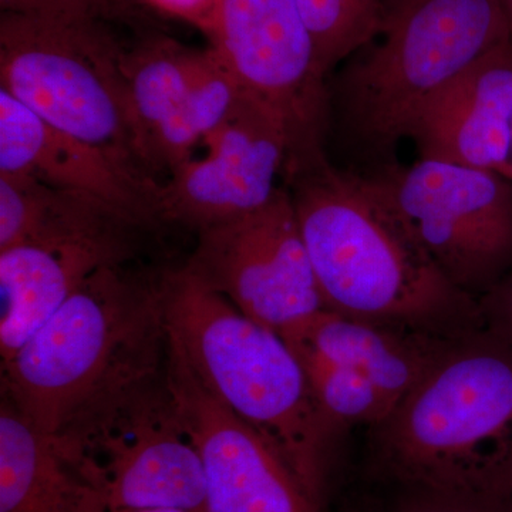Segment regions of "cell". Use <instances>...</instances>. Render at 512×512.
Here are the masks:
<instances>
[{
  "instance_id": "cell-1",
  "label": "cell",
  "mask_w": 512,
  "mask_h": 512,
  "mask_svg": "<svg viewBox=\"0 0 512 512\" xmlns=\"http://www.w3.org/2000/svg\"><path fill=\"white\" fill-rule=\"evenodd\" d=\"M284 181L329 311L448 338L483 330L477 299L434 264L379 170L311 148L288 158Z\"/></svg>"
},
{
  "instance_id": "cell-2",
  "label": "cell",
  "mask_w": 512,
  "mask_h": 512,
  "mask_svg": "<svg viewBox=\"0 0 512 512\" xmlns=\"http://www.w3.org/2000/svg\"><path fill=\"white\" fill-rule=\"evenodd\" d=\"M163 306L168 342L202 386L274 448L326 507L348 431L320 406L291 346L185 268L163 274Z\"/></svg>"
},
{
  "instance_id": "cell-3",
  "label": "cell",
  "mask_w": 512,
  "mask_h": 512,
  "mask_svg": "<svg viewBox=\"0 0 512 512\" xmlns=\"http://www.w3.org/2000/svg\"><path fill=\"white\" fill-rule=\"evenodd\" d=\"M370 467L399 490L512 503V346L458 339L369 429Z\"/></svg>"
},
{
  "instance_id": "cell-4",
  "label": "cell",
  "mask_w": 512,
  "mask_h": 512,
  "mask_svg": "<svg viewBox=\"0 0 512 512\" xmlns=\"http://www.w3.org/2000/svg\"><path fill=\"white\" fill-rule=\"evenodd\" d=\"M163 275L121 265L90 276L2 365V397L49 436L82 410L167 362Z\"/></svg>"
},
{
  "instance_id": "cell-5",
  "label": "cell",
  "mask_w": 512,
  "mask_h": 512,
  "mask_svg": "<svg viewBox=\"0 0 512 512\" xmlns=\"http://www.w3.org/2000/svg\"><path fill=\"white\" fill-rule=\"evenodd\" d=\"M376 37L340 72L330 109L353 150L380 168L396 163L421 104L512 32L503 0H382Z\"/></svg>"
},
{
  "instance_id": "cell-6",
  "label": "cell",
  "mask_w": 512,
  "mask_h": 512,
  "mask_svg": "<svg viewBox=\"0 0 512 512\" xmlns=\"http://www.w3.org/2000/svg\"><path fill=\"white\" fill-rule=\"evenodd\" d=\"M124 50L104 20L0 16L2 90L53 127L154 178L131 109Z\"/></svg>"
},
{
  "instance_id": "cell-7",
  "label": "cell",
  "mask_w": 512,
  "mask_h": 512,
  "mask_svg": "<svg viewBox=\"0 0 512 512\" xmlns=\"http://www.w3.org/2000/svg\"><path fill=\"white\" fill-rule=\"evenodd\" d=\"M167 363L104 394L53 436L99 485L110 512H207L204 463L175 404Z\"/></svg>"
},
{
  "instance_id": "cell-8",
  "label": "cell",
  "mask_w": 512,
  "mask_h": 512,
  "mask_svg": "<svg viewBox=\"0 0 512 512\" xmlns=\"http://www.w3.org/2000/svg\"><path fill=\"white\" fill-rule=\"evenodd\" d=\"M379 170L399 210L451 284L478 301L512 269V181L419 160Z\"/></svg>"
},
{
  "instance_id": "cell-9",
  "label": "cell",
  "mask_w": 512,
  "mask_h": 512,
  "mask_svg": "<svg viewBox=\"0 0 512 512\" xmlns=\"http://www.w3.org/2000/svg\"><path fill=\"white\" fill-rule=\"evenodd\" d=\"M184 268L279 335L328 309L284 184L264 207L200 229Z\"/></svg>"
},
{
  "instance_id": "cell-10",
  "label": "cell",
  "mask_w": 512,
  "mask_h": 512,
  "mask_svg": "<svg viewBox=\"0 0 512 512\" xmlns=\"http://www.w3.org/2000/svg\"><path fill=\"white\" fill-rule=\"evenodd\" d=\"M205 35L242 92L285 121L291 154L323 147L330 93L296 0H218Z\"/></svg>"
},
{
  "instance_id": "cell-11",
  "label": "cell",
  "mask_w": 512,
  "mask_h": 512,
  "mask_svg": "<svg viewBox=\"0 0 512 512\" xmlns=\"http://www.w3.org/2000/svg\"><path fill=\"white\" fill-rule=\"evenodd\" d=\"M207 156L184 161L161 183L158 221L197 229L264 207L284 177L292 138L274 110L244 94L204 138Z\"/></svg>"
},
{
  "instance_id": "cell-12",
  "label": "cell",
  "mask_w": 512,
  "mask_h": 512,
  "mask_svg": "<svg viewBox=\"0 0 512 512\" xmlns=\"http://www.w3.org/2000/svg\"><path fill=\"white\" fill-rule=\"evenodd\" d=\"M167 376L204 463L207 512H328L274 448L202 386L170 342Z\"/></svg>"
},
{
  "instance_id": "cell-13",
  "label": "cell",
  "mask_w": 512,
  "mask_h": 512,
  "mask_svg": "<svg viewBox=\"0 0 512 512\" xmlns=\"http://www.w3.org/2000/svg\"><path fill=\"white\" fill-rule=\"evenodd\" d=\"M407 138L419 160L481 168L510 178L512 39L488 50L431 94L414 114Z\"/></svg>"
},
{
  "instance_id": "cell-14",
  "label": "cell",
  "mask_w": 512,
  "mask_h": 512,
  "mask_svg": "<svg viewBox=\"0 0 512 512\" xmlns=\"http://www.w3.org/2000/svg\"><path fill=\"white\" fill-rule=\"evenodd\" d=\"M0 174L109 202L138 224L158 221L161 183L40 119L0 90Z\"/></svg>"
},
{
  "instance_id": "cell-15",
  "label": "cell",
  "mask_w": 512,
  "mask_h": 512,
  "mask_svg": "<svg viewBox=\"0 0 512 512\" xmlns=\"http://www.w3.org/2000/svg\"><path fill=\"white\" fill-rule=\"evenodd\" d=\"M130 242H32L0 251V357L3 363L106 266L123 265Z\"/></svg>"
},
{
  "instance_id": "cell-16",
  "label": "cell",
  "mask_w": 512,
  "mask_h": 512,
  "mask_svg": "<svg viewBox=\"0 0 512 512\" xmlns=\"http://www.w3.org/2000/svg\"><path fill=\"white\" fill-rule=\"evenodd\" d=\"M356 369L396 406L458 339L409 326L350 318L329 309L282 333Z\"/></svg>"
},
{
  "instance_id": "cell-17",
  "label": "cell",
  "mask_w": 512,
  "mask_h": 512,
  "mask_svg": "<svg viewBox=\"0 0 512 512\" xmlns=\"http://www.w3.org/2000/svg\"><path fill=\"white\" fill-rule=\"evenodd\" d=\"M0 512H110L106 495L56 437L2 397Z\"/></svg>"
},
{
  "instance_id": "cell-18",
  "label": "cell",
  "mask_w": 512,
  "mask_h": 512,
  "mask_svg": "<svg viewBox=\"0 0 512 512\" xmlns=\"http://www.w3.org/2000/svg\"><path fill=\"white\" fill-rule=\"evenodd\" d=\"M143 228L109 202L0 174V251L32 242H130Z\"/></svg>"
},
{
  "instance_id": "cell-19",
  "label": "cell",
  "mask_w": 512,
  "mask_h": 512,
  "mask_svg": "<svg viewBox=\"0 0 512 512\" xmlns=\"http://www.w3.org/2000/svg\"><path fill=\"white\" fill-rule=\"evenodd\" d=\"M244 94L212 47L197 50L183 106L151 141L153 173L170 174L190 160L194 147L231 116Z\"/></svg>"
},
{
  "instance_id": "cell-20",
  "label": "cell",
  "mask_w": 512,
  "mask_h": 512,
  "mask_svg": "<svg viewBox=\"0 0 512 512\" xmlns=\"http://www.w3.org/2000/svg\"><path fill=\"white\" fill-rule=\"evenodd\" d=\"M197 50L167 37L144 40L124 50L123 69L141 146L150 168V144L183 106ZM154 175V174H153Z\"/></svg>"
},
{
  "instance_id": "cell-21",
  "label": "cell",
  "mask_w": 512,
  "mask_h": 512,
  "mask_svg": "<svg viewBox=\"0 0 512 512\" xmlns=\"http://www.w3.org/2000/svg\"><path fill=\"white\" fill-rule=\"evenodd\" d=\"M285 340L298 356L320 406L342 429H372L392 412L393 404L362 373L301 340Z\"/></svg>"
},
{
  "instance_id": "cell-22",
  "label": "cell",
  "mask_w": 512,
  "mask_h": 512,
  "mask_svg": "<svg viewBox=\"0 0 512 512\" xmlns=\"http://www.w3.org/2000/svg\"><path fill=\"white\" fill-rule=\"evenodd\" d=\"M311 33L322 72L328 76L343 60L375 40L382 0H296Z\"/></svg>"
},
{
  "instance_id": "cell-23",
  "label": "cell",
  "mask_w": 512,
  "mask_h": 512,
  "mask_svg": "<svg viewBox=\"0 0 512 512\" xmlns=\"http://www.w3.org/2000/svg\"><path fill=\"white\" fill-rule=\"evenodd\" d=\"M126 0H0L2 12L52 20H104L124 12Z\"/></svg>"
},
{
  "instance_id": "cell-24",
  "label": "cell",
  "mask_w": 512,
  "mask_h": 512,
  "mask_svg": "<svg viewBox=\"0 0 512 512\" xmlns=\"http://www.w3.org/2000/svg\"><path fill=\"white\" fill-rule=\"evenodd\" d=\"M392 512H512V505L488 498L424 490H400Z\"/></svg>"
},
{
  "instance_id": "cell-25",
  "label": "cell",
  "mask_w": 512,
  "mask_h": 512,
  "mask_svg": "<svg viewBox=\"0 0 512 512\" xmlns=\"http://www.w3.org/2000/svg\"><path fill=\"white\" fill-rule=\"evenodd\" d=\"M485 332L512 346V269L478 298Z\"/></svg>"
},
{
  "instance_id": "cell-26",
  "label": "cell",
  "mask_w": 512,
  "mask_h": 512,
  "mask_svg": "<svg viewBox=\"0 0 512 512\" xmlns=\"http://www.w3.org/2000/svg\"><path fill=\"white\" fill-rule=\"evenodd\" d=\"M217 3L218 0H147V5L187 20L204 33L210 28Z\"/></svg>"
},
{
  "instance_id": "cell-27",
  "label": "cell",
  "mask_w": 512,
  "mask_h": 512,
  "mask_svg": "<svg viewBox=\"0 0 512 512\" xmlns=\"http://www.w3.org/2000/svg\"><path fill=\"white\" fill-rule=\"evenodd\" d=\"M113 512H194L188 510H181V508H141V510H123V511H113Z\"/></svg>"
},
{
  "instance_id": "cell-28",
  "label": "cell",
  "mask_w": 512,
  "mask_h": 512,
  "mask_svg": "<svg viewBox=\"0 0 512 512\" xmlns=\"http://www.w3.org/2000/svg\"><path fill=\"white\" fill-rule=\"evenodd\" d=\"M505 12H507L508 20H510L512 32V0H503Z\"/></svg>"
},
{
  "instance_id": "cell-29",
  "label": "cell",
  "mask_w": 512,
  "mask_h": 512,
  "mask_svg": "<svg viewBox=\"0 0 512 512\" xmlns=\"http://www.w3.org/2000/svg\"><path fill=\"white\" fill-rule=\"evenodd\" d=\"M349 512H376L370 505H357L353 507Z\"/></svg>"
},
{
  "instance_id": "cell-30",
  "label": "cell",
  "mask_w": 512,
  "mask_h": 512,
  "mask_svg": "<svg viewBox=\"0 0 512 512\" xmlns=\"http://www.w3.org/2000/svg\"><path fill=\"white\" fill-rule=\"evenodd\" d=\"M127 3L130 2H141V3H147V0H126Z\"/></svg>"
},
{
  "instance_id": "cell-31",
  "label": "cell",
  "mask_w": 512,
  "mask_h": 512,
  "mask_svg": "<svg viewBox=\"0 0 512 512\" xmlns=\"http://www.w3.org/2000/svg\"><path fill=\"white\" fill-rule=\"evenodd\" d=\"M511 181H512V160H511Z\"/></svg>"
},
{
  "instance_id": "cell-32",
  "label": "cell",
  "mask_w": 512,
  "mask_h": 512,
  "mask_svg": "<svg viewBox=\"0 0 512 512\" xmlns=\"http://www.w3.org/2000/svg\"><path fill=\"white\" fill-rule=\"evenodd\" d=\"M511 505H512V503H511Z\"/></svg>"
}]
</instances>
